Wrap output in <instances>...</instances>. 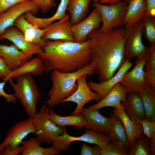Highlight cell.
Returning a JSON list of instances; mask_svg holds the SVG:
<instances>
[{"label": "cell", "mask_w": 155, "mask_h": 155, "mask_svg": "<svg viewBox=\"0 0 155 155\" xmlns=\"http://www.w3.org/2000/svg\"><path fill=\"white\" fill-rule=\"evenodd\" d=\"M91 0H69L66 11L70 16L72 26L81 22L87 14Z\"/></svg>", "instance_id": "484cf974"}, {"label": "cell", "mask_w": 155, "mask_h": 155, "mask_svg": "<svg viewBox=\"0 0 155 155\" xmlns=\"http://www.w3.org/2000/svg\"><path fill=\"white\" fill-rule=\"evenodd\" d=\"M24 150V148L22 146L12 149L9 145H7L0 153V155H18L21 154Z\"/></svg>", "instance_id": "ab89813d"}, {"label": "cell", "mask_w": 155, "mask_h": 155, "mask_svg": "<svg viewBox=\"0 0 155 155\" xmlns=\"http://www.w3.org/2000/svg\"><path fill=\"white\" fill-rule=\"evenodd\" d=\"M43 53L37 54L44 63V73L56 70L62 72H73L90 63V40L77 42L66 40H45Z\"/></svg>", "instance_id": "7a4b0ae2"}, {"label": "cell", "mask_w": 155, "mask_h": 155, "mask_svg": "<svg viewBox=\"0 0 155 155\" xmlns=\"http://www.w3.org/2000/svg\"><path fill=\"white\" fill-rule=\"evenodd\" d=\"M69 1L61 0L55 13L51 17L45 18L46 22L48 26L50 25L54 21L60 20L66 16L65 11Z\"/></svg>", "instance_id": "d6a6232c"}, {"label": "cell", "mask_w": 155, "mask_h": 155, "mask_svg": "<svg viewBox=\"0 0 155 155\" xmlns=\"http://www.w3.org/2000/svg\"><path fill=\"white\" fill-rule=\"evenodd\" d=\"M87 75H83L77 81L78 87L76 90L70 96L65 98L62 103L68 102L75 103L77 106L71 114L77 115L81 113L84 106L88 102L94 100L98 102L100 100L97 93L93 92L88 85Z\"/></svg>", "instance_id": "30bf717a"}, {"label": "cell", "mask_w": 155, "mask_h": 155, "mask_svg": "<svg viewBox=\"0 0 155 155\" xmlns=\"http://www.w3.org/2000/svg\"><path fill=\"white\" fill-rule=\"evenodd\" d=\"M45 104L32 118L34 125L36 130L35 134L37 140L40 143L52 145L55 139L67 131L65 127H59L49 119L50 108Z\"/></svg>", "instance_id": "5b68a950"}, {"label": "cell", "mask_w": 155, "mask_h": 155, "mask_svg": "<svg viewBox=\"0 0 155 155\" xmlns=\"http://www.w3.org/2000/svg\"><path fill=\"white\" fill-rule=\"evenodd\" d=\"M155 69V44H150L146 56L144 71Z\"/></svg>", "instance_id": "836d02e7"}, {"label": "cell", "mask_w": 155, "mask_h": 155, "mask_svg": "<svg viewBox=\"0 0 155 155\" xmlns=\"http://www.w3.org/2000/svg\"><path fill=\"white\" fill-rule=\"evenodd\" d=\"M15 83L9 80L14 91V95L22 105L29 117L33 118L37 113L36 106L40 97L37 84L30 73L20 75Z\"/></svg>", "instance_id": "277c9868"}, {"label": "cell", "mask_w": 155, "mask_h": 155, "mask_svg": "<svg viewBox=\"0 0 155 155\" xmlns=\"http://www.w3.org/2000/svg\"><path fill=\"white\" fill-rule=\"evenodd\" d=\"M150 139L145 134L136 138L131 147L128 155H150Z\"/></svg>", "instance_id": "f546056e"}, {"label": "cell", "mask_w": 155, "mask_h": 155, "mask_svg": "<svg viewBox=\"0 0 155 155\" xmlns=\"http://www.w3.org/2000/svg\"><path fill=\"white\" fill-rule=\"evenodd\" d=\"M129 92L127 88L120 82L117 83L107 95L97 103L86 108L88 109H99L105 107L118 108L126 100Z\"/></svg>", "instance_id": "e0dca14e"}, {"label": "cell", "mask_w": 155, "mask_h": 155, "mask_svg": "<svg viewBox=\"0 0 155 155\" xmlns=\"http://www.w3.org/2000/svg\"><path fill=\"white\" fill-rule=\"evenodd\" d=\"M146 10L145 0H129L123 23L125 28L142 20L144 17Z\"/></svg>", "instance_id": "cb8c5ba5"}, {"label": "cell", "mask_w": 155, "mask_h": 155, "mask_svg": "<svg viewBox=\"0 0 155 155\" xmlns=\"http://www.w3.org/2000/svg\"><path fill=\"white\" fill-rule=\"evenodd\" d=\"M95 65L90 63L85 67L71 72H62L56 70L52 71L50 77L52 85L47 95L49 99L45 102L50 108L62 103L65 98L71 95L77 89L76 82L81 76L92 75L95 73Z\"/></svg>", "instance_id": "3957f363"}, {"label": "cell", "mask_w": 155, "mask_h": 155, "mask_svg": "<svg viewBox=\"0 0 155 155\" xmlns=\"http://www.w3.org/2000/svg\"><path fill=\"white\" fill-rule=\"evenodd\" d=\"M6 82V81H4L2 82H0V96H2L5 98L7 102L14 103L17 100L13 94H7L4 90V86Z\"/></svg>", "instance_id": "b9f144b4"}, {"label": "cell", "mask_w": 155, "mask_h": 155, "mask_svg": "<svg viewBox=\"0 0 155 155\" xmlns=\"http://www.w3.org/2000/svg\"><path fill=\"white\" fill-rule=\"evenodd\" d=\"M27 0H0V13L6 11L13 5Z\"/></svg>", "instance_id": "60d3db41"}, {"label": "cell", "mask_w": 155, "mask_h": 155, "mask_svg": "<svg viewBox=\"0 0 155 155\" xmlns=\"http://www.w3.org/2000/svg\"><path fill=\"white\" fill-rule=\"evenodd\" d=\"M44 67L42 59L39 57L33 58L26 62L19 68L11 71L7 78L9 80L24 74L31 73L35 76L42 75Z\"/></svg>", "instance_id": "d4e9b609"}, {"label": "cell", "mask_w": 155, "mask_h": 155, "mask_svg": "<svg viewBox=\"0 0 155 155\" xmlns=\"http://www.w3.org/2000/svg\"><path fill=\"white\" fill-rule=\"evenodd\" d=\"M140 123L144 134L150 140L155 135V121H151L145 118Z\"/></svg>", "instance_id": "e575fe53"}, {"label": "cell", "mask_w": 155, "mask_h": 155, "mask_svg": "<svg viewBox=\"0 0 155 155\" xmlns=\"http://www.w3.org/2000/svg\"><path fill=\"white\" fill-rule=\"evenodd\" d=\"M125 28V41L124 53L125 58L130 60L134 57H146L149 46L144 45L142 42L143 34L144 31L143 20Z\"/></svg>", "instance_id": "52a82bcc"}, {"label": "cell", "mask_w": 155, "mask_h": 155, "mask_svg": "<svg viewBox=\"0 0 155 155\" xmlns=\"http://www.w3.org/2000/svg\"><path fill=\"white\" fill-rule=\"evenodd\" d=\"M149 151L150 155H155V135L150 140L149 145Z\"/></svg>", "instance_id": "ee69618b"}, {"label": "cell", "mask_w": 155, "mask_h": 155, "mask_svg": "<svg viewBox=\"0 0 155 155\" xmlns=\"http://www.w3.org/2000/svg\"><path fill=\"white\" fill-rule=\"evenodd\" d=\"M0 39H6L11 42L29 59L32 58L34 54L44 52L41 47L36 46L26 40L22 32L13 26L6 29L0 36Z\"/></svg>", "instance_id": "7c38bea8"}, {"label": "cell", "mask_w": 155, "mask_h": 155, "mask_svg": "<svg viewBox=\"0 0 155 155\" xmlns=\"http://www.w3.org/2000/svg\"><path fill=\"white\" fill-rule=\"evenodd\" d=\"M100 0H91L93 2V3L98 2Z\"/></svg>", "instance_id": "bcb514c9"}, {"label": "cell", "mask_w": 155, "mask_h": 155, "mask_svg": "<svg viewBox=\"0 0 155 155\" xmlns=\"http://www.w3.org/2000/svg\"><path fill=\"white\" fill-rule=\"evenodd\" d=\"M109 116L111 122L109 136L111 140H117L120 141L129 151L131 150V147L128 143L123 122L114 111L110 112Z\"/></svg>", "instance_id": "4316f807"}, {"label": "cell", "mask_w": 155, "mask_h": 155, "mask_svg": "<svg viewBox=\"0 0 155 155\" xmlns=\"http://www.w3.org/2000/svg\"><path fill=\"white\" fill-rule=\"evenodd\" d=\"M139 93L142 100L146 118L155 121V89L147 87Z\"/></svg>", "instance_id": "f1b7e54d"}, {"label": "cell", "mask_w": 155, "mask_h": 155, "mask_svg": "<svg viewBox=\"0 0 155 155\" xmlns=\"http://www.w3.org/2000/svg\"><path fill=\"white\" fill-rule=\"evenodd\" d=\"M111 140L110 136L104 133L87 129L84 134L79 137L72 136L68 134L67 131L57 137L51 146L59 152L67 151L74 141H82L95 144L102 149Z\"/></svg>", "instance_id": "ba28073f"}, {"label": "cell", "mask_w": 155, "mask_h": 155, "mask_svg": "<svg viewBox=\"0 0 155 155\" xmlns=\"http://www.w3.org/2000/svg\"><path fill=\"white\" fill-rule=\"evenodd\" d=\"M144 34L150 44H155V16L144 17Z\"/></svg>", "instance_id": "1f68e13d"}, {"label": "cell", "mask_w": 155, "mask_h": 155, "mask_svg": "<svg viewBox=\"0 0 155 155\" xmlns=\"http://www.w3.org/2000/svg\"><path fill=\"white\" fill-rule=\"evenodd\" d=\"M133 65V63L130 62V60L125 59L117 73L108 80L98 83L90 80L87 82V84L91 90L98 94L101 100L117 83L120 82L124 75Z\"/></svg>", "instance_id": "2e32d148"}, {"label": "cell", "mask_w": 155, "mask_h": 155, "mask_svg": "<svg viewBox=\"0 0 155 155\" xmlns=\"http://www.w3.org/2000/svg\"><path fill=\"white\" fill-rule=\"evenodd\" d=\"M124 0H100L99 3L102 4L108 3L112 5L118 3Z\"/></svg>", "instance_id": "f6af8a7d"}, {"label": "cell", "mask_w": 155, "mask_h": 155, "mask_svg": "<svg viewBox=\"0 0 155 155\" xmlns=\"http://www.w3.org/2000/svg\"><path fill=\"white\" fill-rule=\"evenodd\" d=\"M114 108V113L123 123L128 143L131 147L135 140L141 136L143 134V131L142 124L141 123H136L130 119L122 106Z\"/></svg>", "instance_id": "7402d4cb"}, {"label": "cell", "mask_w": 155, "mask_h": 155, "mask_svg": "<svg viewBox=\"0 0 155 155\" xmlns=\"http://www.w3.org/2000/svg\"><path fill=\"white\" fill-rule=\"evenodd\" d=\"M101 22V15L95 8L88 17L78 24L71 26L75 42H82L86 41L87 36L92 31L99 28Z\"/></svg>", "instance_id": "5bb4252c"}, {"label": "cell", "mask_w": 155, "mask_h": 155, "mask_svg": "<svg viewBox=\"0 0 155 155\" xmlns=\"http://www.w3.org/2000/svg\"><path fill=\"white\" fill-rule=\"evenodd\" d=\"M14 25L22 32L26 40L41 47L45 45V40L42 37L46 30V28H36L27 21L23 14L15 20Z\"/></svg>", "instance_id": "d6986e66"}, {"label": "cell", "mask_w": 155, "mask_h": 155, "mask_svg": "<svg viewBox=\"0 0 155 155\" xmlns=\"http://www.w3.org/2000/svg\"><path fill=\"white\" fill-rule=\"evenodd\" d=\"M11 72L5 61L0 57V79L3 81H7Z\"/></svg>", "instance_id": "f35d334b"}, {"label": "cell", "mask_w": 155, "mask_h": 155, "mask_svg": "<svg viewBox=\"0 0 155 155\" xmlns=\"http://www.w3.org/2000/svg\"><path fill=\"white\" fill-rule=\"evenodd\" d=\"M146 10L144 17L155 16V0H145Z\"/></svg>", "instance_id": "7bdbcfd3"}, {"label": "cell", "mask_w": 155, "mask_h": 155, "mask_svg": "<svg viewBox=\"0 0 155 155\" xmlns=\"http://www.w3.org/2000/svg\"><path fill=\"white\" fill-rule=\"evenodd\" d=\"M69 17V14L66 15L58 22L45 28L46 30L42 38L45 40H63L75 41Z\"/></svg>", "instance_id": "9a60e30c"}, {"label": "cell", "mask_w": 155, "mask_h": 155, "mask_svg": "<svg viewBox=\"0 0 155 155\" xmlns=\"http://www.w3.org/2000/svg\"><path fill=\"white\" fill-rule=\"evenodd\" d=\"M40 143L36 137H32L29 140H24L21 144L24 150L22 155H55L61 153L53 147L43 148L40 146Z\"/></svg>", "instance_id": "83f0119b"}, {"label": "cell", "mask_w": 155, "mask_h": 155, "mask_svg": "<svg viewBox=\"0 0 155 155\" xmlns=\"http://www.w3.org/2000/svg\"><path fill=\"white\" fill-rule=\"evenodd\" d=\"M121 106L130 119L134 122L140 123L146 118L142 100L138 92H129L125 101Z\"/></svg>", "instance_id": "ac0fdd59"}, {"label": "cell", "mask_w": 155, "mask_h": 155, "mask_svg": "<svg viewBox=\"0 0 155 155\" xmlns=\"http://www.w3.org/2000/svg\"><path fill=\"white\" fill-rule=\"evenodd\" d=\"M40 9L34 0H27L13 5L0 13V36L7 28L14 25L15 21L20 15L27 12L34 15Z\"/></svg>", "instance_id": "8fae6325"}, {"label": "cell", "mask_w": 155, "mask_h": 155, "mask_svg": "<svg viewBox=\"0 0 155 155\" xmlns=\"http://www.w3.org/2000/svg\"><path fill=\"white\" fill-rule=\"evenodd\" d=\"M48 117L54 124L59 127L74 126L78 129H82L84 127L87 129L88 128L86 119L81 113L77 115H71L62 116L55 114L53 109H51L49 111Z\"/></svg>", "instance_id": "603a6c76"}, {"label": "cell", "mask_w": 155, "mask_h": 155, "mask_svg": "<svg viewBox=\"0 0 155 155\" xmlns=\"http://www.w3.org/2000/svg\"><path fill=\"white\" fill-rule=\"evenodd\" d=\"M129 1L124 0L109 5L98 2L93 3V6L98 10L101 17L102 24L99 28L101 31L109 32L123 26Z\"/></svg>", "instance_id": "8992f818"}, {"label": "cell", "mask_w": 155, "mask_h": 155, "mask_svg": "<svg viewBox=\"0 0 155 155\" xmlns=\"http://www.w3.org/2000/svg\"><path fill=\"white\" fill-rule=\"evenodd\" d=\"M87 39L90 40V63L94 64V72L99 82L106 81L114 75L125 59V28L107 32L97 28L89 34Z\"/></svg>", "instance_id": "6da1fadb"}, {"label": "cell", "mask_w": 155, "mask_h": 155, "mask_svg": "<svg viewBox=\"0 0 155 155\" xmlns=\"http://www.w3.org/2000/svg\"><path fill=\"white\" fill-rule=\"evenodd\" d=\"M0 57L5 61L11 71L19 68L29 59L13 44L8 46L0 44Z\"/></svg>", "instance_id": "44dd1931"}, {"label": "cell", "mask_w": 155, "mask_h": 155, "mask_svg": "<svg viewBox=\"0 0 155 155\" xmlns=\"http://www.w3.org/2000/svg\"><path fill=\"white\" fill-rule=\"evenodd\" d=\"M101 148L97 145L92 146L86 144H82L80 154V155H100Z\"/></svg>", "instance_id": "d590c367"}, {"label": "cell", "mask_w": 155, "mask_h": 155, "mask_svg": "<svg viewBox=\"0 0 155 155\" xmlns=\"http://www.w3.org/2000/svg\"><path fill=\"white\" fill-rule=\"evenodd\" d=\"M146 57L137 58L135 67L130 71L126 72L120 82L129 92L139 93L147 87L144 74Z\"/></svg>", "instance_id": "4fadbf2b"}, {"label": "cell", "mask_w": 155, "mask_h": 155, "mask_svg": "<svg viewBox=\"0 0 155 155\" xmlns=\"http://www.w3.org/2000/svg\"><path fill=\"white\" fill-rule=\"evenodd\" d=\"M129 151L121 142L111 140L103 148L101 149L100 155H128Z\"/></svg>", "instance_id": "4dcf8cb0"}, {"label": "cell", "mask_w": 155, "mask_h": 155, "mask_svg": "<svg viewBox=\"0 0 155 155\" xmlns=\"http://www.w3.org/2000/svg\"><path fill=\"white\" fill-rule=\"evenodd\" d=\"M145 82L147 87L155 89V69L144 71Z\"/></svg>", "instance_id": "74e56055"}, {"label": "cell", "mask_w": 155, "mask_h": 155, "mask_svg": "<svg viewBox=\"0 0 155 155\" xmlns=\"http://www.w3.org/2000/svg\"><path fill=\"white\" fill-rule=\"evenodd\" d=\"M36 132L32 118L29 117L18 122L7 131L6 137L0 144V153L7 145H9L12 149L20 146L24 139L29 134H35Z\"/></svg>", "instance_id": "9c48e42d"}, {"label": "cell", "mask_w": 155, "mask_h": 155, "mask_svg": "<svg viewBox=\"0 0 155 155\" xmlns=\"http://www.w3.org/2000/svg\"><path fill=\"white\" fill-rule=\"evenodd\" d=\"M81 113L86 118L88 124L87 129L106 134L109 135L111 120L105 117L96 109H88L83 108Z\"/></svg>", "instance_id": "ffe728a7"}, {"label": "cell", "mask_w": 155, "mask_h": 155, "mask_svg": "<svg viewBox=\"0 0 155 155\" xmlns=\"http://www.w3.org/2000/svg\"><path fill=\"white\" fill-rule=\"evenodd\" d=\"M36 4L43 13L48 12L51 9L55 7L56 3L55 0H34Z\"/></svg>", "instance_id": "8d00e7d4"}]
</instances>
